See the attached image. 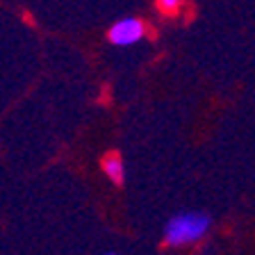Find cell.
<instances>
[{
	"mask_svg": "<svg viewBox=\"0 0 255 255\" xmlns=\"http://www.w3.org/2000/svg\"><path fill=\"white\" fill-rule=\"evenodd\" d=\"M212 226V219L205 212H180L164 226V244L171 249L189 246L201 242Z\"/></svg>",
	"mask_w": 255,
	"mask_h": 255,
	"instance_id": "cell-1",
	"label": "cell"
},
{
	"mask_svg": "<svg viewBox=\"0 0 255 255\" xmlns=\"http://www.w3.org/2000/svg\"><path fill=\"white\" fill-rule=\"evenodd\" d=\"M143 37H146V25H143V21L134 18V16L117 21L110 27V32H107V39L114 46H132V43L141 41Z\"/></svg>",
	"mask_w": 255,
	"mask_h": 255,
	"instance_id": "cell-2",
	"label": "cell"
},
{
	"mask_svg": "<svg viewBox=\"0 0 255 255\" xmlns=\"http://www.w3.org/2000/svg\"><path fill=\"white\" fill-rule=\"evenodd\" d=\"M103 171L114 185H121L126 178V166H123V157L119 153H107L103 157Z\"/></svg>",
	"mask_w": 255,
	"mask_h": 255,
	"instance_id": "cell-3",
	"label": "cell"
},
{
	"mask_svg": "<svg viewBox=\"0 0 255 255\" xmlns=\"http://www.w3.org/2000/svg\"><path fill=\"white\" fill-rule=\"evenodd\" d=\"M180 5H182V0H157V7L164 14H175V11L180 9Z\"/></svg>",
	"mask_w": 255,
	"mask_h": 255,
	"instance_id": "cell-4",
	"label": "cell"
},
{
	"mask_svg": "<svg viewBox=\"0 0 255 255\" xmlns=\"http://www.w3.org/2000/svg\"><path fill=\"white\" fill-rule=\"evenodd\" d=\"M107 255H117V253H107Z\"/></svg>",
	"mask_w": 255,
	"mask_h": 255,
	"instance_id": "cell-5",
	"label": "cell"
}]
</instances>
